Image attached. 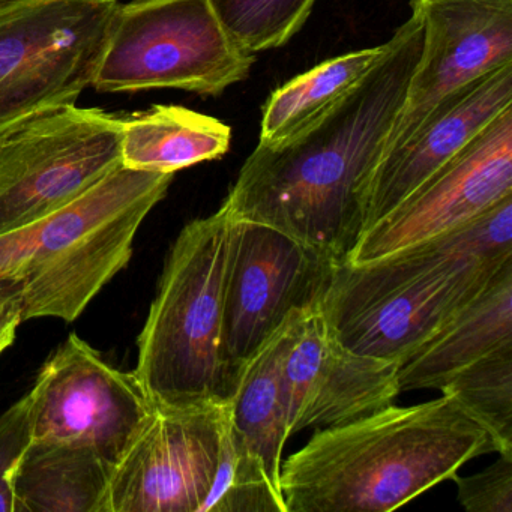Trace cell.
<instances>
[{"label": "cell", "mask_w": 512, "mask_h": 512, "mask_svg": "<svg viewBox=\"0 0 512 512\" xmlns=\"http://www.w3.org/2000/svg\"><path fill=\"white\" fill-rule=\"evenodd\" d=\"M412 11L382 58L334 106L293 136L256 146L224 200L236 220L346 262L364 233L368 185L421 56L424 22Z\"/></svg>", "instance_id": "cell-1"}, {"label": "cell", "mask_w": 512, "mask_h": 512, "mask_svg": "<svg viewBox=\"0 0 512 512\" xmlns=\"http://www.w3.org/2000/svg\"><path fill=\"white\" fill-rule=\"evenodd\" d=\"M491 452L490 434L446 395L392 403L319 428L281 464V493L287 512H389Z\"/></svg>", "instance_id": "cell-2"}, {"label": "cell", "mask_w": 512, "mask_h": 512, "mask_svg": "<svg viewBox=\"0 0 512 512\" xmlns=\"http://www.w3.org/2000/svg\"><path fill=\"white\" fill-rule=\"evenodd\" d=\"M173 176L119 166L52 214L0 235V281L19 290L23 322L79 319L130 263L137 232Z\"/></svg>", "instance_id": "cell-3"}, {"label": "cell", "mask_w": 512, "mask_h": 512, "mask_svg": "<svg viewBox=\"0 0 512 512\" xmlns=\"http://www.w3.org/2000/svg\"><path fill=\"white\" fill-rule=\"evenodd\" d=\"M236 218L226 203L190 221L164 263L133 370L155 406L223 403L235 383L223 350L224 296Z\"/></svg>", "instance_id": "cell-4"}, {"label": "cell", "mask_w": 512, "mask_h": 512, "mask_svg": "<svg viewBox=\"0 0 512 512\" xmlns=\"http://www.w3.org/2000/svg\"><path fill=\"white\" fill-rule=\"evenodd\" d=\"M499 269L463 265L421 242L362 265L338 263L319 307L344 346L401 365Z\"/></svg>", "instance_id": "cell-5"}, {"label": "cell", "mask_w": 512, "mask_h": 512, "mask_svg": "<svg viewBox=\"0 0 512 512\" xmlns=\"http://www.w3.org/2000/svg\"><path fill=\"white\" fill-rule=\"evenodd\" d=\"M254 62L227 37L209 0H131L119 4L91 88L218 97L247 79Z\"/></svg>", "instance_id": "cell-6"}, {"label": "cell", "mask_w": 512, "mask_h": 512, "mask_svg": "<svg viewBox=\"0 0 512 512\" xmlns=\"http://www.w3.org/2000/svg\"><path fill=\"white\" fill-rule=\"evenodd\" d=\"M118 0L0 2V133L91 88Z\"/></svg>", "instance_id": "cell-7"}, {"label": "cell", "mask_w": 512, "mask_h": 512, "mask_svg": "<svg viewBox=\"0 0 512 512\" xmlns=\"http://www.w3.org/2000/svg\"><path fill=\"white\" fill-rule=\"evenodd\" d=\"M122 116L76 104L0 133V235L22 229L122 166Z\"/></svg>", "instance_id": "cell-8"}, {"label": "cell", "mask_w": 512, "mask_h": 512, "mask_svg": "<svg viewBox=\"0 0 512 512\" xmlns=\"http://www.w3.org/2000/svg\"><path fill=\"white\" fill-rule=\"evenodd\" d=\"M26 397L32 442L91 449L113 464L154 409L133 371L107 364L77 334L50 355Z\"/></svg>", "instance_id": "cell-9"}, {"label": "cell", "mask_w": 512, "mask_h": 512, "mask_svg": "<svg viewBox=\"0 0 512 512\" xmlns=\"http://www.w3.org/2000/svg\"><path fill=\"white\" fill-rule=\"evenodd\" d=\"M229 404L155 406L113 469L103 512H200Z\"/></svg>", "instance_id": "cell-10"}, {"label": "cell", "mask_w": 512, "mask_h": 512, "mask_svg": "<svg viewBox=\"0 0 512 512\" xmlns=\"http://www.w3.org/2000/svg\"><path fill=\"white\" fill-rule=\"evenodd\" d=\"M337 265L286 233L236 220L223 317L224 358L235 374L292 314L319 304Z\"/></svg>", "instance_id": "cell-11"}, {"label": "cell", "mask_w": 512, "mask_h": 512, "mask_svg": "<svg viewBox=\"0 0 512 512\" xmlns=\"http://www.w3.org/2000/svg\"><path fill=\"white\" fill-rule=\"evenodd\" d=\"M512 196V107L397 208L364 232L346 262H373L442 235Z\"/></svg>", "instance_id": "cell-12"}, {"label": "cell", "mask_w": 512, "mask_h": 512, "mask_svg": "<svg viewBox=\"0 0 512 512\" xmlns=\"http://www.w3.org/2000/svg\"><path fill=\"white\" fill-rule=\"evenodd\" d=\"M410 7L421 14L424 44L383 157L443 98L512 64V0H410Z\"/></svg>", "instance_id": "cell-13"}, {"label": "cell", "mask_w": 512, "mask_h": 512, "mask_svg": "<svg viewBox=\"0 0 512 512\" xmlns=\"http://www.w3.org/2000/svg\"><path fill=\"white\" fill-rule=\"evenodd\" d=\"M400 365L341 343L319 304L299 314L283 358L289 434L355 421L394 403Z\"/></svg>", "instance_id": "cell-14"}, {"label": "cell", "mask_w": 512, "mask_h": 512, "mask_svg": "<svg viewBox=\"0 0 512 512\" xmlns=\"http://www.w3.org/2000/svg\"><path fill=\"white\" fill-rule=\"evenodd\" d=\"M508 107H512V64L443 98L415 133L377 164L365 200L364 232L463 151Z\"/></svg>", "instance_id": "cell-15"}, {"label": "cell", "mask_w": 512, "mask_h": 512, "mask_svg": "<svg viewBox=\"0 0 512 512\" xmlns=\"http://www.w3.org/2000/svg\"><path fill=\"white\" fill-rule=\"evenodd\" d=\"M512 346V260L398 368L401 392L440 389L476 359Z\"/></svg>", "instance_id": "cell-16"}, {"label": "cell", "mask_w": 512, "mask_h": 512, "mask_svg": "<svg viewBox=\"0 0 512 512\" xmlns=\"http://www.w3.org/2000/svg\"><path fill=\"white\" fill-rule=\"evenodd\" d=\"M292 314L236 371L229 404V430L236 445L280 487L283 449L289 439L283 358L299 314Z\"/></svg>", "instance_id": "cell-17"}, {"label": "cell", "mask_w": 512, "mask_h": 512, "mask_svg": "<svg viewBox=\"0 0 512 512\" xmlns=\"http://www.w3.org/2000/svg\"><path fill=\"white\" fill-rule=\"evenodd\" d=\"M232 130L181 106H152L122 116L121 163L127 169L176 173L229 152Z\"/></svg>", "instance_id": "cell-18"}, {"label": "cell", "mask_w": 512, "mask_h": 512, "mask_svg": "<svg viewBox=\"0 0 512 512\" xmlns=\"http://www.w3.org/2000/svg\"><path fill=\"white\" fill-rule=\"evenodd\" d=\"M115 464L76 446L32 442L14 485V512H103Z\"/></svg>", "instance_id": "cell-19"}, {"label": "cell", "mask_w": 512, "mask_h": 512, "mask_svg": "<svg viewBox=\"0 0 512 512\" xmlns=\"http://www.w3.org/2000/svg\"><path fill=\"white\" fill-rule=\"evenodd\" d=\"M386 49L388 41L328 59L272 92L263 109L259 143L281 142L319 118L370 71Z\"/></svg>", "instance_id": "cell-20"}, {"label": "cell", "mask_w": 512, "mask_h": 512, "mask_svg": "<svg viewBox=\"0 0 512 512\" xmlns=\"http://www.w3.org/2000/svg\"><path fill=\"white\" fill-rule=\"evenodd\" d=\"M440 391L490 434L497 454L512 452V346L476 359Z\"/></svg>", "instance_id": "cell-21"}, {"label": "cell", "mask_w": 512, "mask_h": 512, "mask_svg": "<svg viewBox=\"0 0 512 512\" xmlns=\"http://www.w3.org/2000/svg\"><path fill=\"white\" fill-rule=\"evenodd\" d=\"M317 0H209L227 37L248 55L289 43Z\"/></svg>", "instance_id": "cell-22"}, {"label": "cell", "mask_w": 512, "mask_h": 512, "mask_svg": "<svg viewBox=\"0 0 512 512\" xmlns=\"http://www.w3.org/2000/svg\"><path fill=\"white\" fill-rule=\"evenodd\" d=\"M200 512H287L281 488L233 440L229 413L214 484Z\"/></svg>", "instance_id": "cell-23"}, {"label": "cell", "mask_w": 512, "mask_h": 512, "mask_svg": "<svg viewBox=\"0 0 512 512\" xmlns=\"http://www.w3.org/2000/svg\"><path fill=\"white\" fill-rule=\"evenodd\" d=\"M460 505L469 512H512V452L470 476H452Z\"/></svg>", "instance_id": "cell-24"}, {"label": "cell", "mask_w": 512, "mask_h": 512, "mask_svg": "<svg viewBox=\"0 0 512 512\" xmlns=\"http://www.w3.org/2000/svg\"><path fill=\"white\" fill-rule=\"evenodd\" d=\"M31 443V415L25 395L0 416V512H14L16 476Z\"/></svg>", "instance_id": "cell-25"}, {"label": "cell", "mask_w": 512, "mask_h": 512, "mask_svg": "<svg viewBox=\"0 0 512 512\" xmlns=\"http://www.w3.org/2000/svg\"><path fill=\"white\" fill-rule=\"evenodd\" d=\"M22 323L19 290L13 283L0 281V355L13 346Z\"/></svg>", "instance_id": "cell-26"}, {"label": "cell", "mask_w": 512, "mask_h": 512, "mask_svg": "<svg viewBox=\"0 0 512 512\" xmlns=\"http://www.w3.org/2000/svg\"><path fill=\"white\" fill-rule=\"evenodd\" d=\"M0 2H2V0H0Z\"/></svg>", "instance_id": "cell-27"}]
</instances>
